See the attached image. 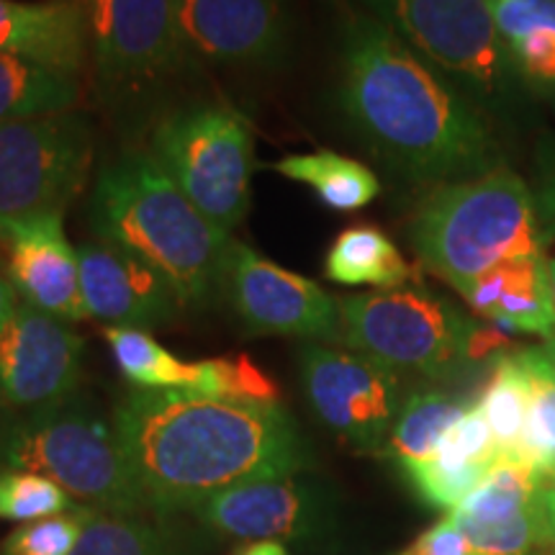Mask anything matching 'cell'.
Here are the masks:
<instances>
[{"label": "cell", "mask_w": 555, "mask_h": 555, "mask_svg": "<svg viewBox=\"0 0 555 555\" xmlns=\"http://www.w3.org/2000/svg\"><path fill=\"white\" fill-rule=\"evenodd\" d=\"M0 52L78 75L88 57V26L78 0H0Z\"/></svg>", "instance_id": "cell-18"}, {"label": "cell", "mask_w": 555, "mask_h": 555, "mask_svg": "<svg viewBox=\"0 0 555 555\" xmlns=\"http://www.w3.org/2000/svg\"><path fill=\"white\" fill-rule=\"evenodd\" d=\"M339 343L391 371L448 380L470 371V319L422 286L337 298Z\"/></svg>", "instance_id": "cell-8"}, {"label": "cell", "mask_w": 555, "mask_h": 555, "mask_svg": "<svg viewBox=\"0 0 555 555\" xmlns=\"http://www.w3.org/2000/svg\"><path fill=\"white\" fill-rule=\"evenodd\" d=\"M0 468L34 470L80 504L116 515L147 509L116 429L75 397L11 422L0 437Z\"/></svg>", "instance_id": "cell-6"}, {"label": "cell", "mask_w": 555, "mask_h": 555, "mask_svg": "<svg viewBox=\"0 0 555 555\" xmlns=\"http://www.w3.org/2000/svg\"><path fill=\"white\" fill-rule=\"evenodd\" d=\"M409 240L416 258L463 296L499 262L543 253V224L530 185L499 168L437 185L416 208Z\"/></svg>", "instance_id": "cell-4"}, {"label": "cell", "mask_w": 555, "mask_h": 555, "mask_svg": "<svg viewBox=\"0 0 555 555\" xmlns=\"http://www.w3.org/2000/svg\"><path fill=\"white\" fill-rule=\"evenodd\" d=\"M298 373L319 422L358 453H384L404 406L397 371L356 350L304 345Z\"/></svg>", "instance_id": "cell-10"}, {"label": "cell", "mask_w": 555, "mask_h": 555, "mask_svg": "<svg viewBox=\"0 0 555 555\" xmlns=\"http://www.w3.org/2000/svg\"><path fill=\"white\" fill-rule=\"evenodd\" d=\"M86 504H75L65 515L24 522L0 545V555H69L82 532Z\"/></svg>", "instance_id": "cell-33"}, {"label": "cell", "mask_w": 555, "mask_h": 555, "mask_svg": "<svg viewBox=\"0 0 555 555\" xmlns=\"http://www.w3.org/2000/svg\"><path fill=\"white\" fill-rule=\"evenodd\" d=\"M337 95L367 147L414 183H461L504 168L489 116L376 16L345 26Z\"/></svg>", "instance_id": "cell-2"}, {"label": "cell", "mask_w": 555, "mask_h": 555, "mask_svg": "<svg viewBox=\"0 0 555 555\" xmlns=\"http://www.w3.org/2000/svg\"><path fill=\"white\" fill-rule=\"evenodd\" d=\"M9 412H11V409H9V406H5V404H3V401H0V437H3V433H5V429H9V427H11Z\"/></svg>", "instance_id": "cell-42"}, {"label": "cell", "mask_w": 555, "mask_h": 555, "mask_svg": "<svg viewBox=\"0 0 555 555\" xmlns=\"http://www.w3.org/2000/svg\"><path fill=\"white\" fill-rule=\"evenodd\" d=\"M324 273L339 286H373L378 291L404 288L412 281V268L378 227H350L330 247Z\"/></svg>", "instance_id": "cell-22"}, {"label": "cell", "mask_w": 555, "mask_h": 555, "mask_svg": "<svg viewBox=\"0 0 555 555\" xmlns=\"http://www.w3.org/2000/svg\"><path fill=\"white\" fill-rule=\"evenodd\" d=\"M150 155L191 204L232 232L249 208L255 137L240 111L191 103L170 111L150 137Z\"/></svg>", "instance_id": "cell-7"}, {"label": "cell", "mask_w": 555, "mask_h": 555, "mask_svg": "<svg viewBox=\"0 0 555 555\" xmlns=\"http://www.w3.org/2000/svg\"><path fill=\"white\" fill-rule=\"evenodd\" d=\"M527 404H530V386H527V373L517 350L496 360L491 367L489 386L478 399V406L494 435L499 461H519L527 427Z\"/></svg>", "instance_id": "cell-28"}, {"label": "cell", "mask_w": 555, "mask_h": 555, "mask_svg": "<svg viewBox=\"0 0 555 555\" xmlns=\"http://www.w3.org/2000/svg\"><path fill=\"white\" fill-rule=\"evenodd\" d=\"M378 21L455 82L486 116L512 124L522 116L527 95L491 0H365Z\"/></svg>", "instance_id": "cell-5"}, {"label": "cell", "mask_w": 555, "mask_h": 555, "mask_svg": "<svg viewBox=\"0 0 555 555\" xmlns=\"http://www.w3.org/2000/svg\"><path fill=\"white\" fill-rule=\"evenodd\" d=\"M78 101V75L57 73L18 54L0 52V124L65 114Z\"/></svg>", "instance_id": "cell-24"}, {"label": "cell", "mask_w": 555, "mask_h": 555, "mask_svg": "<svg viewBox=\"0 0 555 555\" xmlns=\"http://www.w3.org/2000/svg\"><path fill=\"white\" fill-rule=\"evenodd\" d=\"M470 406H474V401L453 397V393L446 391L412 393L401 406L380 455L391 457L401 470L427 463L429 457H435L437 448L442 446V440H446L455 422Z\"/></svg>", "instance_id": "cell-25"}, {"label": "cell", "mask_w": 555, "mask_h": 555, "mask_svg": "<svg viewBox=\"0 0 555 555\" xmlns=\"http://www.w3.org/2000/svg\"><path fill=\"white\" fill-rule=\"evenodd\" d=\"M193 512L221 535L240 540H307L319 522V496L296 476L260 478L204 499Z\"/></svg>", "instance_id": "cell-17"}, {"label": "cell", "mask_w": 555, "mask_h": 555, "mask_svg": "<svg viewBox=\"0 0 555 555\" xmlns=\"http://www.w3.org/2000/svg\"><path fill=\"white\" fill-rule=\"evenodd\" d=\"M543 258L547 270V288H551L553 314H555V224L543 227Z\"/></svg>", "instance_id": "cell-38"}, {"label": "cell", "mask_w": 555, "mask_h": 555, "mask_svg": "<svg viewBox=\"0 0 555 555\" xmlns=\"http://www.w3.org/2000/svg\"><path fill=\"white\" fill-rule=\"evenodd\" d=\"M224 291L253 335L339 339V301L309 278L278 268L253 247L232 242Z\"/></svg>", "instance_id": "cell-13"}, {"label": "cell", "mask_w": 555, "mask_h": 555, "mask_svg": "<svg viewBox=\"0 0 555 555\" xmlns=\"http://www.w3.org/2000/svg\"><path fill=\"white\" fill-rule=\"evenodd\" d=\"M543 350H545V356H547V360H551V367H553V376H555V330L551 332V335L545 337V345H543Z\"/></svg>", "instance_id": "cell-41"}, {"label": "cell", "mask_w": 555, "mask_h": 555, "mask_svg": "<svg viewBox=\"0 0 555 555\" xmlns=\"http://www.w3.org/2000/svg\"><path fill=\"white\" fill-rule=\"evenodd\" d=\"M62 214H31L0 224L5 275L24 304L65 322H82L88 309L82 301L80 258L65 237Z\"/></svg>", "instance_id": "cell-15"}, {"label": "cell", "mask_w": 555, "mask_h": 555, "mask_svg": "<svg viewBox=\"0 0 555 555\" xmlns=\"http://www.w3.org/2000/svg\"><path fill=\"white\" fill-rule=\"evenodd\" d=\"M201 393L217 399L253 401V404H281V388L245 352L204 360Z\"/></svg>", "instance_id": "cell-32"}, {"label": "cell", "mask_w": 555, "mask_h": 555, "mask_svg": "<svg viewBox=\"0 0 555 555\" xmlns=\"http://www.w3.org/2000/svg\"><path fill=\"white\" fill-rule=\"evenodd\" d=\"M86 343L65 319L21 301L0 330V401L18 412L65 404L80 386Z\"/></svg>", "instance_id": "cell-12"}, {"label": "cell", "mask_w": 555, "mask_h": 555, "mask_svg": "<svg viewBox=\"0 0 555 555\" xmlns=\"http://www.w3.org/2000/svg\"><path fill=\"white\" fill-rule=\"evenodd\" d=\"M176 26L183 65H273L288 39L281 0H176Z\"/></svg>", "instance_id": "cell-14"}, {"label": "cell", "mask_w": 555, "mask_h": 555, "mask_svg": "<svg viewBox=\"0 0 555 555\" xmlns=\"http://www.w3.org/2000/svg\"><path fill=\"white\" fill-rule=\"evenodd\" d=\"M237 555H288L286 545L278 543V540H255L237 551Z\"/></svg>", "instance_id": "cell-40"}, {"label": "cell", "mask_w": 555, "mask_h": 555, "mask_svg": "<svg viewBox=\"0 0 555 555\" xmlns=\"http://www.w3.org/2000/svg\"><path fill=\"white\" fill-rule=\"evenodd\" d=\"M540 224H555V131L540 137L535 144V178H532Z\"/></svg>", "instance_id": "cell-35"}, {"label": "cell", "mask_w": 555, "mask_h": 555, "mask_svg": "<svg viewBox=\"0 0 555 555\" xmlns=\"http://www.w3.org/2000/svg\"><path fill=\"white\" fill-rule=\"evenodd\" d=\"M491 13L527 90L555 101V0H491Z\"/></svg>", "instance_id": "cell-21"}, {"label": "cell", "mask_w": 555, "mask_h": 555, "mask_svg": "<svg viewBox=\"0 0 555 555\" xmlns=\"http://www.w3.org/2000/svg\"><path fill=\"white\" fill-rule=\"evenodd\" d=\"M69 494L52 478L34 470L0 468V519L9 522H34L73 509Z\"/></svg>", "instance_id": "cell-31"}, {"label": "cell", "mask_w": 555, "mask_h": 555, "mask_svg": "<svg viewBox=\"0 0 555 555\" xmlns=\"http://www.w3.org/2000/svg\"><path fill=\"white\" fill-rule=\"evenodd\" d=\"M463 298L478 317L512 332L547 337L555 330L543 253L499 262L478 278Z\"/></svg>", "instance_id": "cell-20"}, {"label": "cell", "mask_w": 555, "mask_h": 555, "mask_svg": "<svg viewBox=\"0 0 555 555\" xmlns=\"http://www.w3.org/2000/svg\"><path fill=\"white\" fill-rule=\"evenodd\" d=\"M88 52L108 90L139 88L183 65L176 0H78Z\"/></svg>", "instance_id": "cell-11"}, {"label": "cell", "mask_w": 555, "mask_h": 555, "mask_svg": "<svg viewBox=\"0 0 555 555\" xmlns=\"http://www.w3.org/2000/svg\"><path fill=\"white\" fill-rule=\"evenodd\" d=\"M18 291L13 288V283L9 281V275L0 273V330H3V324L9 322V317L16 311L18 307Z\"/></svg>", "instance_id": "cell-39"}, {"label": "cell", "mask_w": 555, "mask_h": 555, "mask_svg": "<svg viewBox=\"0 0 555 555\" xmlns=\"http://www.w3.org/2000/svg\"><path fill=\"white\" fill-rule=\"evenodd\" d=\"M283 178L309 185L317 198L332 211H358L373 204L380 193V180L358 159L337 155L332 150L304 152L281 157L270 165Z\"/></svg>", "instance_id": "cell-23"}, {"label": "cell", "mask_w": 555, "mask_h": 555, "mask_svg": "<svg viewBox=\"0 0 555 555\" xmlns=\"http://www.w3.org/2000/svg\"><path fill=\"white\" fill-rule=\"evenodd\" d=\"M540 512H543L547 540L555 543V470L540 483Z\"/></svg>", "instance_id": "cell-37"}, {"label": "cell", "mask_w": 555, "mask_h": 555, "mask_svg": "<svg viewBox=\"0 0 555 555\" xmlns=\"http://www.w3.org/2000/svg\"><path fill=\"white\" fill-rule=\"evenodd\" d=\"M519 360H522L527 386H530L519 463L545 478L555 470V376L543 347H525L519 350Z\"/></svg>", "instance_id": "cell-29"}, {"label": "cell", "mask_w": 555, "mask_h": 555, "mask_svg": "<svg viewBox=\"0 0 555 555\" xmlns=\"http://www.w3.org/2000/svg\"><path fill=\"white\" fill-rule=\"evenodd\" d=\"M111 356L119 371L137 388H168V391L201 393L204 360H180L150 332L131 327L103 330Z\"/></svg>", "instance_id": "cell-26"}, {"label": "cell", "mask_w": 555, "mask_h": 555, "mask_svg": "<svg viewBox=\"0 0 555 555\" xmlns=\"http://www.w3.org/2000/svg\"><path fill=\"white\" fill-rule=\"evenodd\" d=\"M496 461L494 435L478 401H474V406L446 435L435 457L420 466L404 468L401 474L406 476L422 502L450 515L483 481Z\"/></svg>", "instance_id": "cell-19"}, {"label": "cell", "mask_w": 555, "mask_h": 555, "mask_svg": "<svg viewBox=\"0 0 555 555\" xmlns=\"http://www.w3.org/2000/svg\"><path fill=\"white\" fill-rule=\"evenodd\" d=\"M540 483L543 478L525 463L496 461L483 481L450 512V517L463 532L509 522L538 504Z\"/></svg>", "instance_id": "cell-27"}, {"label": "cell", "mask_w": 555, "mask_h": 555, "mask_svg": "<svg viewBox=\"0 0 555 555\" xmlns=\"http://www.w3.org/2000/svg\"><path fill=\"white\" fill-rule=\"evenodd\" d=\"M463 535L468 538L474 555H532V551H538L540 545L551 543L543 512H540V496L535 506H530L509 522L470 530L463 532Z\"/></svg>", "instance_id": "cell-34"}, {"label": "cell", "mask_w": 555, "mask_h": 555, "mask_svg": "<svg viewBox=\"0 0 555 555\" xmlns=\"http://www.w3.org/2000/svg\"><path fill=\"white\" fill-rule=\"evenodd\" d=\"M69 555H170L163 540L137 515L86 506L82 532Z\"/></svg>", "instance_id": "cell-30"}, {"label": "cell", "mask_w": 555, "mask_h": 555, "mask_svg": "<svg viewBox=\"0 0 555 555\" xmlns=\"http://www.w3.org/2000/svg\"><path fill=\"white\" fill-rule=\"evenodd\" d=\"M93 147L90 121L75 111L0 124V224L65 211L86 185Z\"/></svg>", "instance_id": "cell-9"}, {"label": "cell", "mask_w": 555, "mask_h": 555, "mask_svg": "<svg viewBox=\"0 0 555 555\" xmlns=\"http://www.w3.org/2000/svg\"><path fill=\"white\" fill-rule=\"evenodd\" d=\"M88 317L108 327L155 330L168 324L180 301L168 278L139 255L95 240L78 249Z\"/></svg>", "instance_id": "cell-16"}, {"label": "cell", "mask_w": 555, "mask_h": 555, "mask_svg": "<svg viewBox=\"0 0 555 555\" xmlns=\"http://www.w3.org/2000/svg\"><path fill=\"white\" fill-rule=\"evenodd\" d=\"M90 227L168 278L180 307H208L224 288L232 240L201 214L150 152H127L101 170Z\"/></svg>", "instance_id": "cell-3"}, {"label": "cell", "mask_w": 555, "mask_h": 555, "mask_svg": "<svg viewBox=\"0 0 555 555\" xmlns=\"http://www.w3.org/2000/svg\"><path fill=\"white\" fill-rule=\"evenodd\" d=\"M399 555H474L468 538L463 535L461 527L453 517H442L440 522L422 532L404 553Z\"/></svg>", "instance_id": "cell-36"}, {"label": "cell", "mask_w": 555, "mask_h": 555, "mask_svg": "<svg viewBox=\"0 0 555 555\" xmlns=\"http://www.w3.org/2000/svg\"><path fill=\"white\" fill-rule=\"evenodd\" d=\"M114 429L144 502L159 512L311 466L309 442L281 404L134 388L116 406Z\"/></svg>", "instance_id": "cell-1"}]
</instances>
